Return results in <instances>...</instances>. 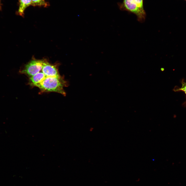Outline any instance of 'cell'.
I'll return each instance as SVG.
<instances>
[{"mask_svg": "<svg viewBox=\"0 0 186 186\" xmlns=\"http://www.w3.org/2000/svg\"><path fill=\"white\" fill-rule=\"evenodd\" d=\"M44 75L43 80L35 87L38 88L42 92H53L66 96L63 88L68 84L63 77L60 75L53 76Z\"/></svg>", "mask_w": 186, "mask_h": 186, "instance_id": "6da1fadb", "label": "cell"}, {"mask_svg": "<svg viewBox=\"0 0 186 186\" xmlns=\"http://www.w3.org/2000/svg\"><path fill=\"white\" fill-rule=\"evenodd\" d=\"M31 4L34 6H46L44 0H31Z\"/></svg>", "mask_w": 186, "mask_h": 186, "instance_id": "8992f818", "label": "cell"}, {"mask_svg": "<svg viewBox=\"0 0 186 186\" xmlns=\"http://www.w3.org/2000/svg\"></svg>", "mask_w": 186, "mask_h": 186, "instance_id": "30bf717a", "label": "cell"}, {"mask_svg": "<svg viewBox=\"0 0 186 186\" xmlns=\"http://www.w3.org/2000/svg\"><path fill=\"white\" fill-rule=\"evenodd\" d=\"M185 0L186 1V0Z\"/></svg>", "mask_w": 186, "mask_h": 186, "instance_id": "9c48e42d", "label": "cell"}, {"mask_svg": "<svg viewBox=\"0 0 186 186\" xmlns=\"http://www.w3.org/2000/svg\"><path fill=\"white\" fill-rule=\"evenodd\" d=\"M181 88L179 89V90L183 91L186 94V83L183 82Z\"/></svg>", "mask_w": 186, "mask_h": 186, "instance_id": "ba28073f", "label": "cell"}, {"mask_svg": "<svg viewBox=\"0 0 186 186\" xmlns=\"http://www.w3.org/2000/svg\"><path fill=\"white\" fill-rule=\"evenodd\" d=\"M138 6L142 10L145 11L144 9L143 0H134Z\"/></svg>", "mask_w": 186, "mask_h": 186, "instance_id": "52a82bcc", "label": "cell"}, {"mask_svg": "<svg viewBox=\"0 0 186 186\" xmlns=\"http://www.w3.org/2000/svg\"><path fill=\"white\" fill-rule=\"evenodd\" d=\"M118 4L121 10L127 11L136 15L139 22H143L145 21V11L141 10L134 0H123L122 2L118 3Z\"/></svg>", "mask_w": 186, "mask_h": 186, "instance_id": "7a4b0ae2", "label": "cell"}, {"mask_svg": "<svg viewBox=\"0 0 186 186\" xmlns=\"http://www.w3.org/2000/svg\"><path fill=\"white\" fill-rule=\"evenodd\" d=\"M44 60L33 59L25 65L19 71L21 74H24L30 77L40 72L42 69Z\"/></svg>", "mask_w": 186, "mask_h": 186, "instance_id": "3957f363", "label": "cell"}, {"mask_svg": "<svg viewBox=\"0 0 186 186\" xmlns=\"http://www.w3.org/2000/svg\"><path fill=\"white\" fill-rule=\"evenodd\" d=\"M31 0H20V5L18 13L19 15L23 16L25 9L31 4Z\"/></svg>", "mask_w": 186, "mask_h": 186, "instance_id": "5b68a950", "label": "cell"}, {"mask_svg": "<svg viewBox=\"0 0 186 186\" xmlns=\"http://www.w3.org/2000/svg\"><path fill=\"white\" fill-rule=\"evenodd\" d=\"M58 66L49 63L46 59H44L43 67L41 71L45 75L55 76L59 75Z\"/></svg>", "mask_w": 186, "mask_h": 186, "instance_id": "277c9868", "label": "cell"}]
</instances>
